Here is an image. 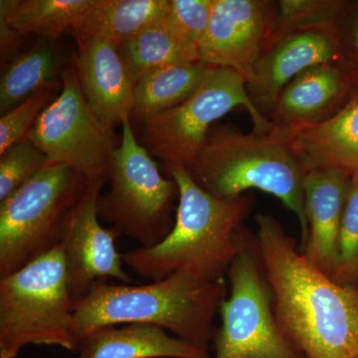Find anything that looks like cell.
<instances>
[{
	"instance_id": "cell-1",
	"label": "cell",
	"mask_w": 358,
	"mask_h": 358,
	"mask_svg": "<svg viewBox=\"0 0 358 358\" xmlns=\"http://www.w3.org/2000/svg\"><path fill=\"white\" fill-rule=\"evenodd\" d=\"M257 253L278 324L303 358H358V289L315 268L277 219L256 216Z\"/></svg>"
},
{
	"instance_id": "cell-2",
	"label": "cell",
	"mask_w": 358,
	"mask_h": 358,
	"mask_svg": "<svg viewBox=\"0 0 358 358\" xmlns=\"http://www.w3.org/2000/svg\"><path fill=\"white\" fill-rule=\"evenodd\" d=\"M166 169L179 192L173 229L155 246L122 254L124 265L152 282L178 272L224 279L231 264L253 240L243 227L250 199H218L201 187L185 167Z\"/></svg>"
},
{
	"instance_id": "cell-3",
	"label": "cell",
	"mask_w": 358,
	"mask_h": 358,
	"mask_svg": "<svg viewBox=\"0 0 358 358\" xmlns=\"http://www.w3.org/2000/svg\"><path fill=\"white\" fill-rule=\"evenodd\" d=\"M224 279L207 280L178 272L148 285L99 282L75 305L80 339L103 327L145 324L167 329L209 352L213 320L226 299Z\"/></svg>"
},
{
	"instance_id": "cell-4",
	"label": "cell",
	"mask_w": 358,
	"mask_h": 358,
	"mask_svg": "<svg viewBox=\"0 0 358 358\" xmlns=\"http://www.w3.org/2000/svg\"><path fill=\"white\" fill-rule=\"evenodd\" d=\"M189 173L218 199H237L249 189L277 197L296 214L303 246L307 242L303 185L308 169L275 124L272 131L249 134L226 127L212 129Z\"/></svg>"
},
{
	"instance_id": "cell-5",
	"label": "cell",
	"mask_w": 358,
	"mask_h": 358,
	"mask_svg": "<svg viewBox=\"0 0 358 358\" xmlns=\"http://www.w3.org/2000/svg\"><path fill=\"white\" fill-rule=\"evenodd\" d=\"M80 343L61 245L0 278V358H16L32 345L78 352Z\"/></svg>"
},
{
	"instance_id": "cell-6",
	"label": "cell",
	"mask_w": 358,
	"mask_h": 358,
	"mask_svg": "<svg viewBox=\"0 0 358 358\" xmlns=\"http://www.w3.org/2000/svg\"><path fill=\"white\" fill-rule=\"evenodd\" d=\"M89 183L70 167L50 164L0 202V278L61 245L66 216Z\"/></svg>"
},
{
	"instance_id": "cell-7",
	"label": "cell",
	"mask_w": 358,
	"mask_h": 358,
	"mask_svg": "<svg viewBox=\"0 0 358 358\" xmlns=\"http://www.w3.org/2000/svg\"><path fill=\"white\" fill-rule=\"evenodd\" d=\"M122 127L121 145L115 148L110 166V192L99 199V217L109 222L119 236L148 248L173 229L171 209L178 186L160 174L152 155L136 140L131 119Z\"/></svg>"
},
{
	"instance_id": "cell-8",
	"label": "cell",
	"mask_w": 358,
	"mask_h": 358,
	"mask_svg": "<svg viewBox=\"0 0 358 358\" xmlns=\"http://www.w3.org/2000/svg\"><path fill=\"white\" fill-rule=\"evenodd\" d=\"M246 84L236 71L213 67L204 83L185 102L138 122L141 145L166 166L189 171L213 124L235 108L242 106L248 110L255 131H272L275 124L261 114L247 93Z\"/></svg>"
},
{
	"instance_id": "cell-9",
	"label": "cell",
	"mask_w": 358,
	"mask_h": 358,
	"mask_svg": "<svg viewBox=\"0 0 358 358\" xmlns=\"http://www.w3.org/2000/svg\"><path fill=\"white\" fill-rule=\"evenodd\" d=\"M230 296L221 303L214 358H303L278 324L255 239L231 264Z\"/></svg>"
},
{
	"instance_id": "cell-10",
	"label": "cell",
	"mask_w": 358,
	"mask_h": 358,
	"mask_svg": "<svg viewBox=\"0 0 358 358\" xmlns=\"http://www.w3.org/2000/svg\"><path fill=\"white\" fill-rule=\"evenodd\" d=\"M61 81L60 94L25 138L46 155L50 164L70 167L89 181H109L115 150L113 129L90 107L74 65L66 68Z\"/></svg>"
},
{
	"instance_id": "cell-11",
	"label": "cell",
	"mask_w": 358,
	"mask_h": 358,
	"mask_svg": "<svg viewBox=\"0 0 358 358\" xmlns=\"http://www.w3.org/2000/svg\"><path fill=\"white\" fill-rule=\"evenodd\" d=\"M106 180L90 181L78 203L71 209L63 224L62 246L71 294L75 305L99 282L117 280L131 284L133 278L124 270L122 254L115 247L114 229H106L100 224L98 201Z\"/></svg>"
},
{
	"instance_id": "cell-12",
	"label": "cell",
	"mask_w": 358,
	"mask_h": 358,
	"mask_svg": "<svg viewBox=\"0 0 358 358\" xmlns=\"http://www.w3.org/2000/svg\"><path fill=\"white\" fill-rule=\"evenodd\" d=\"M275 20L259 0H214L208 27L199 47V61L236 71L248 84Z\"/></svg>"
},
{
	"instance_id": "cell-13",
	"label": "cell",
	"mask_w": 358,
	"mask_h": 358,
	"mask_svg": "<svg viewBox=\"0 0 358 358\" xmlns=\"http://www.w3.org/2000/svg\"><path fill=\"white\" fill-rule=\"evenodd\" d=\"M336 44L331 27L310 28L285 35L263 53L249 82L250 96L258 108L274 109L282 89L303 71L331 64Z\"/></svg>"
},
{
	"instance_id": "cell-14",
	"label": "cell",
	"mask_w": 358,
	"mask_h": 358,
	"mask_svg": "<svg viewBox=\"0 0 358 358\" xmlns=\"http://www.w3.org/2000/svg\"><path fill=\"white\" fill-rule=\"evenodd\" d=\"M73 54L80 86L90 107L107 128L131 119L134 86L122 64L117 46L98 39H76Z\"/></svg>"
},
{
	"instance_id": "cell-15",
	"label": "cell",
	"mask_w": 358,
	"mask_h": 358,
	"mask_svg": "<svg viewBox=\"0 0 358 358\" xmlns=\"http://www.w3.org/2000/svg\"><path fill=\"white\" fill-rule=\"evenodd\" d=\"M350 176L338 169H310L305 178V211L308 223L303 256L333 279L338 265L339 231Z\"/></svg>"
},
{
	"instance_id": "cell-16",
	"label": "cell",
	"mask_w": 358,
	"mask_h": 358,
	"mask_svg": "<svg viewBox=\"0 0 358 358\" xmlns=\"http://www.w3.org/2000/svg\"><path fill=\"white\" fill-rule=\"evenodd\" d=\"M278 129L308 171L334 169L358 176V99L322 121Z\"/></svg>"
},
{
	"instance_id": "cell-17",
	"label": "cell",
	"mask_w": 358,
	"mask_h": 358,
	"mask_svg": "<svg viewBox=\"0 0 358 358\" xmlns=\"http://www.w3.org/2000/svg\"><path fill=\"white\" fill-rule=\"evenodd\" d=\"M79 358H211L209 352L145 324L107 327L83 336Z\"/></svg>"
},
{
	"instance_id": "cell-18",
	"label": "cell",
	"mask_w": 358,
	"mask_h": 358,
	"mask_svg": "<svg viewBox=\"0 0 358 358\" xmlns=\"http://www.w3.org/2000/svg\"><path fill=\"white\" fill-rule=\"evenodd\" d=\"M58 39L41 38L7 64L0 81V113L6 114L40 90L58 83L74 57Z\"/></svg>"
},
{
	"instance_id": "cell-19",
	"label": "cell",
	"mask_w": 358,
	"mask_h": 358,
	"mask_svg": "<svg viewBox=\"0 0 358 358\" xmlns=\"http://www.w3.org/2000/svg\"><path fill=\"white\" fill-rule=\"evenodd\" d=\"M169 0H96L73 27L76 39H98L117 46L162 22Z\"/></svg>"
},
{
	"instance_id": "cell-20",
	"label": "cell",
	"mask_w": 358,
	"mask_h": 358,
	"mask_svg": "<svg viewBox=\"0 0 358 358\" xmlns=\"http://www.w3.org/2000/svg\"><path fill=\"white\" fill-rule=\"evenodd\" d=\"M341 72L331 64L315 65L292 80L274 108L278 127L303 126L324 120L343 91Z\"/></svg>"
},
{
	"instance_id": "cell-21",
	"label": "cell",
	"mask_w": 358,
	"mask_h": 358,
	"mask_svg": "<svg viewBox=\"0 0 358 358\" xmlns=\"http://www.w3.org/2000/svg\"><path fill=\"white\" fill-rule=\"evenodd\" d=\"M117 49L134 84L169 66L199 61L197 47L162 21L117 45Z\"/></svg>"
},
{
	"instance_id": "cell-22",
	"label": "cell",
	"mask_w": 358,
	"mask_h": 358,
	"mask_svg": "<svg viewBox=\"0 0 358 358\" xmlns=\"http://www.w3.org/2000/svg\"><path fill=\"white\" fill-rule=\"evenodd\" d=\"M213 66L197 61L169 66L136 82L131 120L141 122L185 102L204 83Z\"/></svg>"
},
{
	"instance_id": "cell-23",
	"label": "cell",
	"mask_w": 358,
	"mask_h": 358,
	"mask_svg": "<svg viewBox=\"0 0 358 358\" xmlns=\"http://www.w3.org/2000/svg\"><path fill=\"white\" fill-rule=\"evenodd\" d=\"M96 0H1L0 20L21 34L59 39L72 30Z\"/></svg>"
},
{
	"instance_id": "cell-24",
	"label": "cell",
	"mask_w": 358,
	"mask_h": 358,
	"mask_svg": "<svg viewBox=\"0 0 358 358\" xmlns=\"http://www.w3.org/2000/svg\"><path fill=\"white\" fill-rule=\"evenodd\" d=\"M48 166V157L29 138H21L7 148L0 154V202Z\"/></svg>"
},
{
	"instance_id": "cell-25",
	"label": "cell",
	"mask_w": 358,
	"mask_h": 358,
	"mask_svg": "<svg viewBox=\"0 0 358 358\" xmlns=\"http://www.w3.org/2000/svg\"><path fill=\"white\" fill-rule=\"evenodd\" d=\"M271 35V44L289 33L310 28L331 27L341 3L331 0H282Z\"/></svg>"
},
{
	"instance_id": "cell-26",
	"label": "cell",
	"mask_w": 358,
	"mask_h": 358,
	"mask_svg": "<svg viewBox=\"0 0 358 358\" xmlns=\"http://www.w3.org/2000/svg\"><path fill=\"white\" fill-rule=\"evenodd\" d=\"M333 280L358 289V176L350 178L339 231L338 265Z\"/></svg>"
},
{
	"instance_id": "cell-27",
	"label": "cell",
	"mask_w": 358,
	"mask_h": 358,
	"mask_svg": "<svg viewBox=\"0 0 358 358\" xmlns=\"http://www.w3.org/2000/svg\"><path fill=\"white\" fill-rule=\"evenodd\" d=\"M62 81L40 90L0 117V154L25 138L40 114L60 94Z\"/></svg>"
},
{
	"instance_id": "cell-28",
	"label": "cell",
	"mask_w": 358,
	"mask_h": 358,
	"mask_svg": "<svg viewBox=\"0 0 358 358\" xmlns=\"http://www.w3.org/2000/svg\"><path fill=\"white\" fill-rule=\"evenodd\" d=\"M214 0H169L162 22L199 49L208 27Z\"/></svg>"
},
{
	"instance_id": "cell-29",
	"label": "cell",
	"mask_w": 358,
	"mask_h": 358,
	"mask_svg": "<svg viewBox=\"0 0 358 358\" xmlns=\"http://www.w3.org/2000/svg\"><path fill=\"white\" fill-rule=\"evenodd\" d=\"M0 39H1V60L2 63L6 61L7 64V58L13 56V52L20 46L21 40L24 38L26 35L16 31L11 27L8 23L4 20H0Z\"/></svg>"
},
{
	"instance_id": "cell-30",
	"label": "cell",
	"mask_w": 358,
	"mask_h": 358,
	"mask_svg": "<svg viewBox=\"0 0 358 358\" xmlns=\"http://www.w3.org/2000/svg\"><path fill=\"white\" fill-rule=\"evenodd\" d=\"M355 45H357V48L358 49V23L357 27V32H355Z\"/></svg>"
}]
</instances>
